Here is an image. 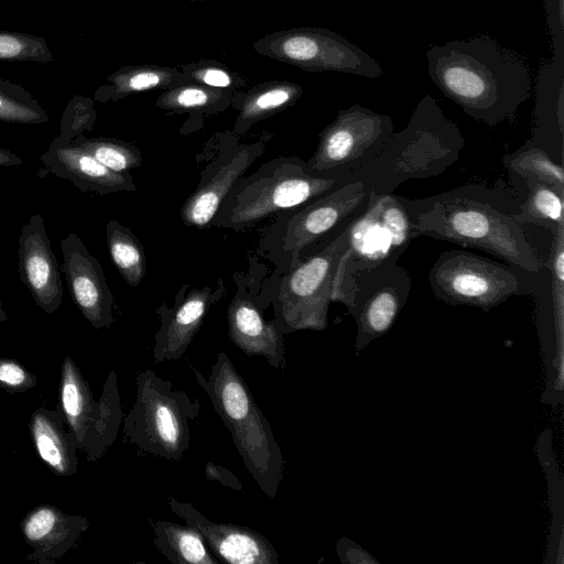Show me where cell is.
Here are the masks:
<instances>
[{
    "label": "cell",
    "instance_id": "cell-31",
    "mask_svg": "<svg viewBox=\"0 0 564 564\" xmlns=\"http://www.w3.org/2000/svg\"><path fill=\"white\" fill-rule=\"evenodd\" d=\"M368 205L373 209L378 224L389 239V248L402 254L411 241L417 238L403 197L370 192Z\"/></svg>",
    "mask_w": 564,
    "mask_h": 564
},
{
    "label": "cell",
    "instance_id": "cell-42",
    "mask_svg": "<svg viewBox=\"0 0 564 564\" xmlns=\"http://www.w3.org/2000/svg\"><path fill=\"white\" fill-rule=\"evenodd\" d=\"M7 319H8V315H7L6 311L2 307V301L0 299V322H4Z\"/></svg>",
    "mask_w": 564,
    "mask_h": 564
},
{
    "label": "cell",
    "instance_id": "cell-18",
    "mask_svg": "<svg viewBox=\"0 0 564 564\" xmlns=\"http://www.w3.org/2000/svg\"><path fill=\"white\" fill-rule=\"evenodd\" d=\"M88 527L86 518L67 514L55 506L44 503L33 508L20 523L24 542L31 549L25 558L39 564L56 563Z\"/></svg>",
    "mask_w": 564,
    "mask_h": 564
},
{
    "label": "cell",
    "instance_id": "cell-9",
    "mask_svg": "<svg viewBox=\"0 0 564 564\" xmlns=\"http://www.w3.org/2000/svg\"><path fill=\"white\" fill-rule=\"evenodd\" d=\"M433 294L451 305L488 311L512 295L533 292L520 269L464 250L443 252L429 273Z\"/></svg>",
    "mask_w": 564,
    "mask_h": 564
},
{
    "label": "cell",
    "instance_id": "cell-10",
    "mask_svg": "<svg viewBox=\"0 0 564 564\" xmlns=\"http://www.w3.org/2000/svg\"><path fill=\"white\" fill-rule=\"evenodd\" d=\"M348 224L283 276L274 304V321L283 334L325 328L336 267L348 242Z\"/></svg>",
    "mask_w": 564,
    "mask_h": 564
},
{
    "label": "cell",
    "instance_id": "cell-3",
    "mask_svg": "<svg viewBox=\"0 0 564 564\" xmlns=\"http://www.w3.org/2000/svg\"><path fill=\"white\" fill-rule=\"evenodd\" d=\"M465 147L459 128L447 118L437 101L425 95L406 127L393 132L382 153L352 181H361L377 195L392 194L409 180L443 174Z\"/></svg>",
    "mask_w": 564,
    "mask_h": 564
},
{
    "label": "cell",
    "instance_id": "cell-14",
    "mask_svg": "<svg viewBox=\"0 0 564 564\" xmlns=\"http://www.w3.org/2000/svg\"><path fill=\"white\" fill-rule=\"evenodd\" d=\"M61 250L62 270L77 308L96 329L109 327L115 319V299L102 267L75 232L62 239Z\"/></svg>",
    "mask_w": 564,
    "mask_h": 564
},
{
    "label": "cell",
    "instance_id": "cell-15",
    "mask_svg": "<svg viewBox=\"0 0 564 564\" xmlns=\"http://www.w3.org/2000/svg\"><path fill=\"white\" fill-rule=\"evenodd\" d=\"M173 513L198 530L219 563L279 564V554L264 535L248 527L219 523L206 518L189 502L169 497Z\"/></svg>",
    "mask_w": 564,
    "mask_h": 564
},
{
    "label": "cell",
    "instance_id": "cell-30",
    "mask_svg": "<svg viewBox=\"0 0 564 564\" xmlns=\"http://www.w3.org/2000/svg\"><path fill=\"white\" fill-rule=\"evenodd\" d=\"M529 196L519 207V213L512 214L513 219L522 225L542 227L553 234L564 229V196L546 184L525 181Z\"/></svg>",
    "mask_w": 564,
    "mask_h": 564
},
{
    "label": "cell",
    "instance_id": "cell-21",
    "mask_svg": "<svg viewBox=\"0 0 564 564\" xmlns=\"http://www.w3.org/2000/svg\"><path fill=\"white\" fill-rule=\"evenodd\" d=\"M64 423L59 409L41 406L32 413L29 427L41 459L54 474L69 477L78 470V448L76 435L65 431Z\"/></svg>",
    "mask_w": 564,
    "mask_h": 564
},
{
    "label": "cell",
    "instance_id": "cell-36",
    "mask_svg": "<svg viewBox=\"0 0 564 564\" xmlns=\"http://www.w3.org/2000/svg\"><path fill=\"white\" fill-rule=\"evenodd\" d=\"M0 59L50 63L54 56L43 37L12 31H0Z\"/></svg>",
    "mask_w": 564,
    "mask_h": 564
},
{
    "label": "cell",
    "instance_id": "cell-7",
    "mask_svg": "<svg viewBox=\"0 0 564 564\" xmlns=\"http://www.w3.org/2000/svg\"><path fill=\"white\" fill-rule=\"evenodd\" d=\"M369 189L361 181L348 182L292 210L282 212L268 231L264 246L272 261L286 271L316 245L367 206Z\"/></svg>",
    "mask_w": 564,
    "mask_h": 564
},
{
    "label": "cell",
    "instance_id": "cell-29",
    "mask_svg": "<svg viewBox=\"0 0 564 564\" xmlns=\"http://www.w3.org/2000/svg\"><path fill=\"white\" fill-rule=\"evenodd\" d=\"M106 241L112 263L132 288L139 286L147 271L142 245L127 226L115 219L106 225Z\"/></svg>",
    "mask_w": 564,
    "mask_h": 564
},
{
    "label": "cell",
    "instance_id": "cell-6",
    "mask_svg": "<svg viewBox=\"0 0 564 564\" xmlns=\"http://www.w3.org/2000/svg\"><path fill=\"white\" fill-rule=\"evenodd\" d=\"M135 402L123 422L124 440L156 457L180 460L191 445L199 400L145 369L135 377Z\"/></svg>",
    "mask_w": 564,
    "mask_h": 564
},
{
    "label": "cell",
    "instance_id": "cell-23",
    "mask_svg": "<svg viewBox=\"0 0 564 564\" xmlns=\"http://www.w3.org/2000/svg\"><path fill=\"white\" fill-rule=\"evenodd\" d=\"M303 87L289 80L259 83L247 90L236 91L232 106L239 110L234 122V133L241 135L253 124L295 105Z\"/></svg>",
    "mask_w": 564,
    "mask_h": 564
},
{
    "label": "cell",
    "instance_id": "cell-28",
    "mask_svg": "<svg viewBox=\"0 0 564 564\" xmlns=\"http://www.w3.org/2000/svg\"><path fill=\"white\" fill-rule=\"evenodd\" d=\"M235 94L234 90L185 83L163 90L155 105L170 112L210 116L225 111L232 104Z\"/></svg>",
    "mask_w": 564,
    "mask_h": 564
},
{
    "label": "cell",
    "instance_id": "cell-19",
    "mask_svg": "<svg viewBox=\"0 0 564 564\" xmlns=\"http://www.w3.org/2000/svg\"><path fill=\"white\" fill-rule=\"evenodd\" d=\"M228 335L247 356H262L275 369L285 367L283 333L275 321L264 319L259 306L238 291L227 308Z\"/></svg>",
    "mask_w": 564,
    "mask_h": 564
},
{
    "label": "cell",
    "instance_id": "cell-11",
    "mask_svg": "<svg viewBox=\"0 0 564 564\" xmlns=\"http://www.w3.org/2000/svg\"><path fill=\"white\" fill-rule=\"evenodd\" d=\"M260 55L304 72H339L377 79L380 64L343 35L318 26H299L265 34L252 44Z\"/></svg>",
    "mask_w": 564,
    "mask_h": 564
},
{
    "label": "cell",
    "instance_id": "cell-35",
    "mask_svg": "<svg viewBox=\"0 0 564 564\" xmlns=\"http://www.w3.org/2000/svg\"><path fill=\"white\" fill-rule=\"evenodd\" d=\"M178 69L188 83L234 91L242 90L247 86V80L242 75L232 70L226 64L214 59H200L182 64Z\"/></svg>",
    "mask_w": 564,
    "mask_h": 564
},
{
    "label": "cell",
    "instance_id": "cell-41",
    "mask_svg": "<svg viewBox=\"0 0 564 564\" xmlns=\"http://www.w3.org/2000/svg\"><path fill=\"white\" fill-rule=\"evenodd\" d=\"M23 163L14 152L0 148V166H18Z\"/></svg>",
    "mask_w": 564,
    "mask_h": 564
},
{
    "label": "cell",
    "instance_id": "cell-4",
    "mask_svg": "<svg viewBox=\"0 0 564 564\" xmlns=\"http://www.w3.org/2000/svg\"><path fill=\"white\" fill-rule=\"evenodd\" d=\"M189 367L230 432L249 474L263 494L269 498L275 497L284 477V458L271 424L245 379L224 351L217 354L207 377L193 365Z\"/></svg>",
    "mask_w": 564,
    "mask_h": 564
},
{
    "label": "cell",
    "instance_id": "cell-43",
    "mask_svg": "<svg viewBox=\"0 0 564 564\" xmlns=\"http://www.w3.org/2000/svg\"><path fill=\"white\" fill-rule=\"evenodd\" d=\"M186 1H208V0H186Z\"/></svg>",
    "mask_w": 564,
    "mask_h": 564
},
{
    "label": "cell",
    "instance_id": "cell-24",
    "mask_svg": "<svg viewBox=\"0 0 564 564\" xmlns=\"http://www.w3.org/2000/svg\"><path fill=\"white\" fill-rule=\"evenodd\" d=\"M188 83L175 67L160 65H131L115 70L94 94L100 102L118 101L130 95L158 89H169Z\"/></svg>",
    "mask_w": 564,
    "mask_h": 564
},
{
    "label": "cell",
    "instance_id": "cell-26",
    "mask_svg": "<svg viewBox=\"0 0 564 564\" xmlns=\"http://www.w3.org/2000/svg\"><path fill=\"white\" fill-rule=\"evenodd\" d=\"M155 547L173 564H218L202 533L185 523L151 521Z\"/></svg>",
    "mask_w": 564,
    "mask_h": 564
},
{
    "label": "cell",
    "instance_id": "cell-2",
    "mask_svg": "<svg viewBox=\"0 0 564 564\" xmlns=\"http://www.w3.org/2000/svg\"><path fill=\"white\" fill-rule=\"evenodd\" d=\"M403 202L417 237L480 249L531 273L544 267L512 214H503L487 202L460 196L457 191L420 200L403 197Z\"/></svg>",
    "mask_w": 564,
    "mask_h": 564
},
{
    "label": "cell",
    "instance_id": "cell-8",
    "mask_svg": "<svg viewBox=\"0 0 564 564\" xmlns=\"http://www.w3.org/2000/svg\"><path fill=\"white\" fill-rule=\"evenodd\" d=\"M393 132L390 116L360 105L341 109L319 133L306 167L315 175L346 184L382 153Z\"/></svg>",
    "mask_w": 564,
    "mask_h": 564
},
{
    "label": "cell",
    "instance_id": "cell-38",
    "mask_svg": "<svg viewBox=\"0 0 564 564\" xmlns=\"http://www.w3.org/2000/svg\"><path fill=\"white\" fill-rule=\"evenodd\" d=\"M36 383V376L22 364L0 357V389L10 393H20L34 388Z\"/></svg>",
    "mask_w": 564,
    "mask_h": 564
},
{
    "label": "cell",
    "instance_id": "cell-33",
    "mask_svg": "<svg viewBox=\"0 0 564 564\" xmlns=\"http://www.w3.org/2000/svg\"><path fill=\"white\" fill-rule=\"evenodd\" d=\"M70 143L116 172L126 173L142 164L140 150L134 144L117 138L80 135Z\"/></svg>",
    "mask_w": 564,
    "mask_h": 564
},
{
    "label": "cell",
    "instance_id": "cell-22",
    "mask_svg": "<svg viewBox=\"0 0 564 564\" xmlns=\"http://www.w3.org/2000/svg\"><path fill=\"white\" fill-rule=\"evenodd\" d=\"M536 88L533 140L538 144L546 132L550 151L557 153V147L563 153L564 56L554 55L541 66Z\"/></svg>",
    "mask_w": 564,
    "mask_h": 564
},
{
    "label": "cell",
    "instance_id": "cell-20",
    "mask_svg": "<svg viewBox=\"0 0 564 564\" xmlns=\"http://www.w3.org/2000/svg\"><path fill=\"white\" fill-rule=\"evenodd\" d=\"M41 162L46 171L70 181L83 192L106 195L137 191V185L129 172L120 173L110 170L73 143L48 145L41 156Z\"/></svg>",
    "mask_w": 564,
    "mask_h": 564
},
{
    "label": "cell",
    "instance_id": "cell-16",
    "mask_svg": "<svg viewBox=\"0 0 564 564\" xmlns=\"http://www.w3.org/2000/svg\"><path fill=\"white\" fill-rule=\"evenodd\" d=\"M18 273L42 311L52 314L58 310L64 293L62 276L44 218L40 214L32 215L21 228L18 238Z\"/></svg>",
    "mask_w": 564,
    "mask_h": 564
},
{
    "label": "cell",
    "instance_id": "cell-1",
    "mask_svg": "<svg viewBox=\"0 0 564 564\" xmlns=\"http://www.w3.org/2000/svg\"><path fill=\"white\" fill-rule=\"evenodd\" d=\"M427 73L438 89L473 119L495 127L514 116L531 97L527 62L482 34L433 45Z\"/></svg>",
    "mask_w": 564,
    "mask_h": 564
},
{
    "label": "cell",
    "instance_id": "cell-27",
    "mask_svg": "<svg viewBox=\"0 0 564 564\" xmlns=\"http://www.w3.org/2000/svg\"><path fill=\"white\" fill-rule=\"evenodd\" d=\"M97 410L86 435L84 449L89 463L97 462L116 441L121 424L122 411L115 370L108 375Z\"/></svg>",
    "mask_w": 564,
    "mask_h": 564
},
{
    "label": "cell",
    "instance_id": "cell-32",
    "mask_svg": "<svg viewBox=\"0 0 564 564\" xmlns=\"http://www.w3.org/2000/svg\"><path fill=\"white\" fill-rule=\"evenodd\" d=\"M503 165L525 181H535L549 185L564 196V171L561 162L552 159L540 147L524 145L502 159Z\"/></svg>",
    "mask_w": 564,
    "mask_h": 564
},
{
    "label": "cell",
    "instance_id": "cell-13",
    "mask_svg": "<svg viewBox=\"0 0 564 564\" xmlns=\"http://www.w3.org/2000/svg\"><path fill=\"white\" fill-rule=\"evenodd\" d=\"M219 135L218 154L202 172L196 188L182 205L181 219L186 227H210L226 195L264 153L268 143V138L240 143L234 132Z\"/></svg>",
    "mask_w": 564,
    "mask_h": 564
},
{
    "label": "cell",
    "instance_id": "cell-17",
    "mask_svg": "<svg viewBox=\"0 0 564 564\" xmlns=\"http://www.w3.org/2000/svg\"><path fill=\"white\" fill-rule=\"evenodd\" d=\"M216 289L194 288L186 292L184 286L171 308L158 310L161 327L154 336L153 360L156 364L178 360L183 357L200 328L210 306L224 294L223 281Z\"/></svg>",
    "mask_w": 564,
    "mask_h": 564
},
{
    "label": "cell",
    "instance_id": "cell-5",
    "mask_svg": "<svg viewBox=\"0 0 564 564\" xmlns=\"http://www.w3.org/2000/svg\"><path fill=\"white\" fill-rule=\"evenodd\" d=\"M344 185L310 172L297 156H279L242 176L219 206L210 227L240 231L282 212L299 208Z\"/></svg>",
    "mask_w": 564,
    "mask_h": 564
},
{
    "label": "cell",
    "instance_id": "cell-39",
    "mask_svg": "<svg viewBox=\"0 0 564 564\" xmlns=\"http://www.w3.org/2000/svg\"><path fill=\"white\" fill-rule=\"evenodd\" d=\"M564 0H544L554 55L564 56Z\"/></svg>",
    "mask_w": 564,
    "mask_h": 564
},
{
    "label": "cell",
    "instance_id": "cell-25",
    "mask_svg": "<svg viewBox=\"0 0 564 564\" xmlns=\"http://www.w3.org/2000/svg\"><path fill=\"white\" fill-rule=\"evenodd\" d=\"M59 397L64 420L76 435L77 448L83 451L98 403L88 381L68 355L62 366Z\"/></svg>",
    "mask_w": 564,
    "mask_h": 564
},
{
    "label": "cell",
    "instance_id": "cell-12",
    "mask_svg": "<svg viewBox=\"0 0 564 564\" xmlns=\"http://www.w3.org/2000/svg\"><path fill=\"white\" fill-rule=\"evenodd\" d=\"M400 257L389 248L382 259L355 274L348 310L364 336L386 333L409 297L412 281L408 271L399 265Z\"/></svg>",
    "mask_w": 564,
    "mask_h": 564
},
{
    "label": "cell",
    "instance_id": "cell-37",
    "mask_svg": "<svg viewBox=\"0 0 564 564\" xmlns=\"http://www.w3.org/2000/svg\"><path fill=\"white\" fill-rule=\"evenodd\" d=\"M97 111L94 100L83 96H75L66 106L61 119V132L50 143L52 147L70 143L83 132L94 129Z\"/></svg>",
    "mask_w": 564,
    "mask_h": 564
},
{
    "label": "cell",
    "instance_id": "cell-34",
    "mask_svg": "<svg viewBox=\"0 0 564 564\" xmlns=\"http://www.w3.org/2000/svg\"><path fill=\"white\" fill-rule=\"evenodd\" d=\"M0 121L41 124L48 121L46 110L24 87L0 78Z\"/></svg>",
    "mask_w": 564,
    "mask_h": 564
},
{
    "label": "cell",
    "instance_id": "cell-40",
    "mask_svg": "<svg viewBox=\"0 0 564 564\" xmlns=\"http://www.w3.org/2000/svg\"><path fill=\"white\" fill-rule=\"evenodd\" d=\"M205 473L207 479L218 481L223 486H227L238 491L242 490V485L238 478L223 466H218L209 462L206 464Z\"/></svg>",
    "mask_w": 564,
    "mask_h": 564
}]
</instances>
